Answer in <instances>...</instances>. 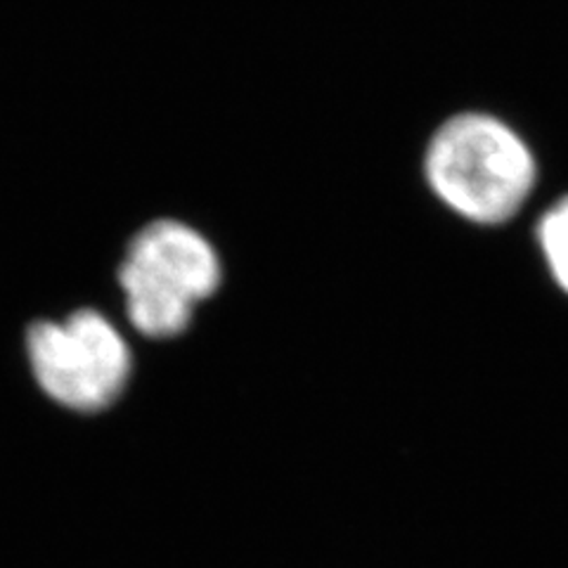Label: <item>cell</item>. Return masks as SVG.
Returning <instances> with one entry per match:
<instances>
[{"label":"cell","instance_id":"obj_1","mask_svg":"<svg viewBox=\"0 0 568 568\" xmlns=\"http://www.w3.org/2000/svg\"><path fill=\"white\" fill-rule=\"evenodd\" d=\"M424 173L457 216L488 227L517 219L538 185L528 142L486 112H462L443 123L426 148Z\"/></svg>","mask_w":568,"mask_h":568},{"label":"cell","instance_id":"obj_3","mask_svg":"<svg viewBox=\"0 0 568 568\" xmlns=\"http://www.w3.org/2000/svg\"><path fill=\"white\" fill-rule=\"evenodd\" d=\"M27 355L43 394L77 413H100L129 386L133 355L119 329L98 311L83 308L27 332Z\"/></svg>","mask_w":568,"mask_h":568},{"label":"cell","instance_id":"obj_2","mask_svg":"<svg viewBox=\"0 0 568 568\" xmlns=\"http://www.w3.org/2000/svg\"><path fill=\"white\" fill-rule=\"evenodd\" d=\"M133 327L152 339H171L190 327L192 311L221 284V261L197 230L154 221L133 237L119 268Z\"/></svg>","mask_w":568,"mask_h":568},{"label":"cell","instance_id":"obj_4","mask_svg":"<svg viewBox=\"0 0 568 568\" xmlns=\"http://www.w3.org/2000/svg\"><path fill=\"white\" fill-rule=\"evenodd\" d=\"M536 244L555 287L568 296V192L540 213Z\"/></svg>","mask_w":568,"mask_h":568}]
</instances>
